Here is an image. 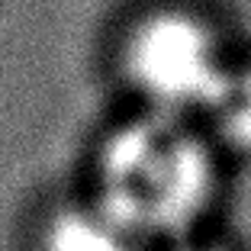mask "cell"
<instances>
[{
    "label": "cell",
    "mask_w": 251,
    "mask_h": 251,
    "mask_svg": "<svg viewBox=\"0 0 251 251\" xmlns=\"http://www.w3.org/2000/svg\"><path fill=\"white\" fill-rule=\"evenodd\" d=\"M226 180V155L197 119L135 110L100 139L94 203L145 248L203 235Z\"/></svg>",
    "instance_id": "1"
},
{
    "label": "cell",
    "mask_w": 251,
    "mask_h": 251,
    "mask_svg": "<svg viewBox=\"0 0 251 251\" xmlns=\"http://www.w3.org/2000/svg\"><path fill=\"white\" fill-rule=\"evenodd\" d=\"M238 52L206 7L168 0L123 29L116 65L139 110L197 119L206 113Z\"/></svg>",
    "instance_id": "2"
},
{
    "label": "cell",
    "mask_w": 251,
    "mask_h": 251,
    "mask_svg": "<svg viewBox=\"0 0 251 251\" xmlns=\"http://www.w3.org/2000/svg\"><path fill=\"white\" fill-rule=\"evenodd\" d=\"M42 251H151L106 216L94 200L55 213L45 226Z\"/></svg>",
    "instance_id": "3"
},
{
    "label": "cell",
    "mask_w": 251,
    "mask_h": 251,
    "mask_svg": "<svg viewBox=\"0 0 251 251\" xmlns=\"http://www.w3.org/2000/svg\"><path fill=\"white\" fill-rule=\"evenodd\" d=\"M200 126L222 155L251 158V58L238 55L219 94L200 116Z\"/></svg>",
    "instance_id": "4"
},
{
    "label": "cell",
    "mask_w": 251,
    "mask_h": 251,
    "mask_svg": "<svg viewBox=\"0 0 251 251\" xmlns=\"http://www.w3.org/2000/svg\"><path fill=\"white\" fill-rule=\"evenodd\" d=\"M155 251H229V248H222V245H216V242H206L203 235H197V238H187V242L164 245V248H155Z\"/></svg>",
    "instance_id": "5"
}]
</instances>
